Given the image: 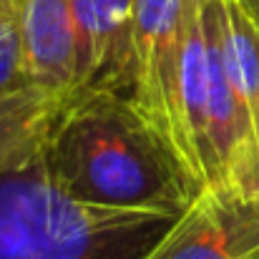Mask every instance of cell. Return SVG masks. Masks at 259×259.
Wrapping results in <instances>:
<instances>
[{
    "label": "cell",
    "instance_id": "ba28073f",
    "mask_svg": "<svg viewBox=\"0 0 259 259\" xmlns=\"http://www.w3.org/2000/svg\"><path fill=\"white\" fill-rule=\"evenodd\" d=\"M33 83L25 73V51L13 0H0V96Z\"/></svg>",
    "mask_w": 259,
    "mask_h": 259
},
{
    "label": "cell",
    "instance_id": "9c48e42d",
    "mask_svg": "<svg viewBox=\"0 0 259 259\" xmlns=\"http://www.w3.org/2000/svg\"><path fill=\"white\" fill-rule=\"evenodd\" d=\"M227 186H234V189H239L244 194L259 196V131H257V141H254L252 151L239 164V169L232 174V179L227 181Z\"/></svg>",
    "mask_w": 259,
    "mask_h": 259
},
{
    "label": "cell",
    "instance_id": "5b68a950",
    "mask_svg": "<svg viewBox=\"0 0 259 259\" xmlns=\"http://www.w3.org/2000/svg\"><path fill=\"white\" fill-rule=\"evenodd\" d=\"M25 73L33 83L78 91V28L71 0H13Z\"/></svg>",
    "mask_w": 259,
    "mask_h": 259
},
{
    "label": "cell",
    "instance_id": "3957f363",
    "mask_svg": "<svg viewBox=\"0 0 259 259\" xmlns=\"http://www.w3.org/2000/svg\"><path fill=\"white\" fill-rule=\"evenodd\" d=\"M186 0H136L126 106L176 174L186 201L209 181L196 166L179 113V43Z\"/></svg>",
    "mask_w": 259,
    "mask_h": 259
},
{
    "label": "cell",
    "instance_id": "277c9868",
    "mask_svg": "<svg viewBox=\"0 0 259 259\" xmlns=\"http://www.w3.org/2000/svg\"><path fill=\"white\" fill-rule=\"evenodd\" d=\"M259 257V196L227 184L206 186L136 259Z\"/></svg>",
    "mask_w": 259,
    "mask_h": 259
},
{
    "label": "cell",
    "instance_id": "30bf717a",
    "mask_svg": "<svg viewBox=\"0 0 259 259\" xmlns=\"http://www.w3.org/2000/svg\"><path fill=\"white\" fill-rule=\"evenodd\" d=\"M247 3H249V8L257 13V18H259V0H247Z\"/></svg>",
    "mask_w": 259,
    "mask_h": 259
},
{
    "label": "cell",
    "instance_id": "52a82bcc",
    "mask_svg": "<svg viewBox=\"0 0 259 259\" xmlns=\"http://www.w3.org/2000/svg\"><path fill=\"white\" fill-rule=\"evenodd\" d=\"M224 58L239 101L259 131V18L247 0H217ZM257 141V139H254Z\"/></svg>",
    "mask_w": 259,
    "mask_h": 259
},
{
    "label": "cell",
    "instance_id": "6da1fadb",
    "mask_svg": "<svg viewBox=\"0 0 259 259\" xmlns=\"http://www.w3.org/2000/svg\"><path fill=\"white\" fill-rule=\"evenodd\" d=\"M176 217L73 196L56 174L48 139L0 171V259H126Z\"/></svg>",
    "mask_w": 259,
    "mask_h": 259
},
{
    "label": "cell",
    "instance_id": "8fae6325",
    "mask_svg": "<svg viewBox=\"0 0 259 259\" xmlns=\"http://www.w3.org/2000/svg\"><path fill=\"white\" fill-rule=\"evenodd\" d=\"M252 259H259V257H252Z\"/></svg>",
    "mask_w": 259,
    "mask_h": 259
},
{
    "label": "cell",
    "instance_id": "8992f818",
    "mask_svg": "<svg viewBox=\"0 0 259 259\" xmlns=\"http://www.w3.org/2000/svg\"><path fill=\"white\" fill-rule=\"evenodd\" d=\"M73 93L76 91L25 83L0 96V171L51 136Z\"/></svg>",
    "mask_w": 259,
    "mask_h": 259
},
{
    "label": "cell",
    "instance_id": "7a4b0ae2",
    "mask_svg": "<svg viewBox=\"0 0 259 259\" xmlns=\"http://www.w3.org/2000/svg\"><path fill=\"white\" fill-rule=\"evenodd\" d=\"M48 151L58 179L88 204L171 214L189 204L169 161L116 93L76 91Z\"/></svg>",
    "mask_w": 259,
    "mask_h": 259
}]
</instances>
